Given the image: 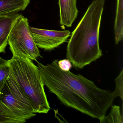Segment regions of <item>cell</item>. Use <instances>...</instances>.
Masks as SVG:
<instances>
[{
  "label": "cell",
  "instance_id": "6da1fadb",
  "mask_svg": "<svg viewBox=\"0 0 123 123\" xmlns=\"http://www.w3.org/2000/svg\"><path fill=\"white\" fill-rule=\"evenodd\" d=\"M58 61L47 65L37 62L44 86L63 105L101 122L115 98L113 92L98 87L81 75L63 71Z\"/></svg>",
  "mask_w": 123,
  "mask_h": 123
},
{
  "label": "cell",
  "instance_id": "7a4b0ae2",
  "mask_svg": "<svg viewBox=\"0 0 123 123\" xmlns=\"http://www.w3.org/2000/svg\"><path fill=\"white\" fill-rule=\"evenodd\" d=\"M105 2L93 0L71 34L66 56L76 68L82 69L102 56L99 34Z\"/></svg>",
  "mask_w": 123,
  "mask_h": 123
},
{
  "label": "cell",
  "instance_id": "3957f363",
  "mask_svg": "<svg viewBox=\"0 0 123 123\" xmlns=\"http://www.w3.org/2000/svg\"><path fill=\"white\" fill-rule=\"evenodd\" d=\"M10 73L31 102L34 112L47 114L51 109L38 67L29 58L12 57Z\"/></svg>",
  "mask_w": 123,
  "mask_h": 123
},
{
  "label": "cell",
  "instance_id": "277c9868",
  "mask_svg": "<svg viewBox=\"0 0 123 123\" xmlns=\"http://www.w3.org/2000/svg\"><path fill=\"white\" fill-rule=\"evenodd\" d=\"M28 20L21 15L13 27L8 39L12 57L28 58L37 62L41 57L29 29Z\"/></svg>",
  "mask_w": 123,
  "mask_h": 123
},
{
  "label": "cell",
  "instance_id": "5b68a950",
  "mask_svg": "<svg viewBox=\"0 0 123 123\" xmlns=\"http://www.w3.org/2000/svg\"><path fill=\"white\" fill-rule=\"evenodd\" d=\"M0 100L21 118L27 120L36 116L31 102L11 73L0 92Z\"/></svg>",
  "mask_w": 123,
  "mask_h": 123
},
{
  "label": "cell",
  "instance_id": "8992f818",
  "mask_svg": "<svg viewBox=\"0 0 123 123\" xmlns=\"http://www.w3.org/2000/svg\"><path fill=\"white\" fill-rule=\"evenodd\" d=\"M31 34L38 48L51 51L67 41L70 36L69 31H57L29 27Z\"/></svg>",
  "mask_w": 123,
  "mask_h": 123
},
{
  "label": "cell",
  "instance_id": "52a82bcc",
  "mask_svg": "<svg viewBox=\"0 0 123 123\" xmlns=\"http://www.w3.org/2000/svg\"><path fill=\"white\" fill-rule=\"evenodd\" d=\"M21 15L18 13L0 15V54L6 53L10 33Z\"/></svg>",
  "mask_w": 123,
  "mask_h": 123
},
{
  "label": "cell",
  "instance_id": "ba28073f",
  "mask_svg": "<svg viewBox=\"0 0 123 123\" xmlns=\"http://www.w3.org/2000/svg\"><path fill=\"white\" fill-rule=\"evenodd\" d=\"M59 5L60 25L71 27L78 15L77 0H59Z\"/></svg>",
  "mask_w": 123,
  "mask_h": 123
},
{
  "label": "cell",
  "instance_id": "9c48e42d",
  "mask_svg": "<svg viewBox=\"0 0 123 123\" xmlns=\"http://www.w3.org/2000/svg\"><path fill=\"white\" fill-rule=\"evenodd\" d=\"M30 2L31 0H0V15L23 11Z\"/></svg>",
  "mask_w": 123,
  "mask_h": 123
},
{
  "label": "cell",
  "instance_id": "30bf717a",
  "mask_svg": "<svg viewBox=\"0 0 123 123\" xmlns=\"http://www.w3.org/2000/svg\"><path fill=\"white\" fill-rule=\"evenodd\" d=\"M115 43L116 44L123 38V0H117L114 26Z\"/></svg>",
  "mask_w": 123,
  "mask_h": 123
},
{
  "label": "cell",
  "instance_id": "8fae6325",
  "mask_svg": "<svg viewBox=\"0 0 123 123\" xmlns=\"http://www.w3.org/2000/svg\"><path fill=\"white\" fill-rule=\"evenodd\" d=\"M26 121L15 114L0 100V123H24Z\"/></svg>",
  "mask_w": 123,
  "mask_h": 123
},
{
  "label": "cell",
  "instance_id": "7c38bea8",
  "mask_svg": "<svg viewBox=\"0 0 123 123\" xmlns=\"http://www.w3.org/2000/svg\"><path fill=\"white\" fill-rule=\"evenodd\" d=\"M123 120V116L120 107L118 106L114 105L112 106L109 114L105 116L103 120L100 123H122Z\"/></svg>",
  "mask_w": 123,
  "mask_h": 123
},
{
  "label": "cell",
  "instance_id": "4fadbf2b",
  "mask_svg": "<svg viewBox=\"0 0 123 123\" xmlns=\"http://www.w3.org/2000/svg\"><path fill=\"white\" fill-rule=\"evenodd\" d=\"M9 62L0 57V92L10 76Z\"/></svg>",
  "mask_w": 123,
  "mask_h": 123
},
{
  "label": "cell",
  "instance_id": "5bb4252c",
  "mask_svg": "<svg viewBox=\"0 0 123 123\" xmlns=\"http://www.w3.org/2000/svg\"><path fill=\"white\" fill-rule=\"evenodd\" d=\"M116 87L113 93L114 98L119 97L123 101V70L122 69L118 76L115 79Z\"/></svg>",
  "mask_w": 123,
  "mask_h": 123
},
{
  "label": "cell",
  "instance_id": "9a60e30c",
  "mask_svg": "<svg viewBox=\"0 0 123 123\" xmlns=\"http://www.w3.org/2000/svg\"><path fill=\"white\" fill-rule=\"evenodd\" d=\"M58 64L60 68L63 71H69L72 67L71 62L68 59L58 61Z\"/></svg>",
  "mask_w": 123,
  "mask_h": 123
}]
</instances>
